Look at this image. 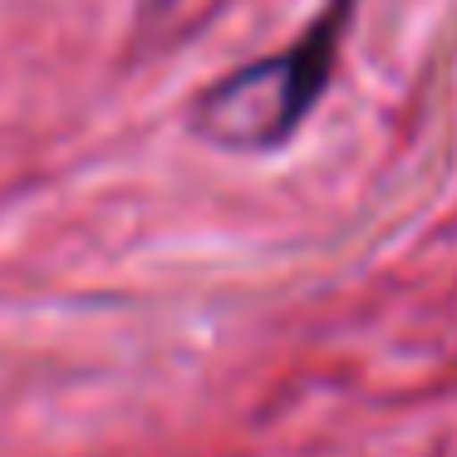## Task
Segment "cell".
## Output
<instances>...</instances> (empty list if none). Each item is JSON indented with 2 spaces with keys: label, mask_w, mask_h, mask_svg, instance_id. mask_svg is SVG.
<instances>
[{
  "label": "cell",
  "mask_w": 457,
  "mask_h": 457,
  "mask_svg": "<svg viewBox=\"0 0 457 457\" xmlns=\"http://www.w3.org/2000/svg\"><path fill=\"white\" fill-rule=\"evenodd\" d=\"M349 15H354V0H329L325 15L286 54H270V60L246 64V70L227 74L221 84H212L202 94L197 113H192L197 133L207 143L241 153L280 148L320 104V94L329 89Z\"/></svg>",
  "instance_id": "cell-1"
}]
</instances>
